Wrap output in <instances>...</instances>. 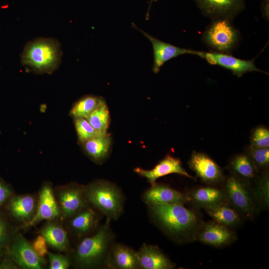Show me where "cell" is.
Wrapping results in <instances>:
<instances>
[{
  "mask_svg": "<svg viewBox=\"0 0 269 269\" xmlns=\"http://www.w3.org/2000/svg\"><path fill=\"white\" fill-rule=\"evenodd\" d=\"M61 44L56 39L39 37L27 42L21 56L22 65L37 74H51L61 61Z\"/></svg>",
  "mask_w": 269,
  "mask_h": 269,
  "instance_id": "obj_1",
  "label": "cell"
},
{
  "mask_svg": "<svg viewBox=\"0 0 269 269\" xmlns=\"http://www.w3.org/2000/svg\"><path fill=\"white\" fill-rule=\"evenodd\" d=\"M110 220L107 219L92 236L85 237L77 246L74 259L77 266L91 269L106 265L109 251L113 245V235Z\"/></svg>",
  "mask_w": 269,
  "mask_h": 269,
  "instance_id": "obj_2",
  "label": "cell"
},
{
  "mask_svg": "<svg viewBox=\"0 0 269 269\" xmlns=\"http://www.w3.org/2000/svg\"><path fill=\"white\" fill-rule=\"evenodd\" d=\"M148 207L155 221L168 233L184 235L195 229L198 219L195 213L182 204H150Z\"/></svg>",
  "mask_w": 269,
  "mask_h": 269,
  "instance_id": "obj_3",
  "label": "cell"
},
{
  "mask_svg": "<svg viewBox=\"0 0 269 269\" xmlns=\"http://www.w3.org/2000/svg\"><path fill=\"white\" fill-rule=\"evenodd\" d=\"M86 199L110 221L117 220L124 208L121 191L114 183L104 179L93 181L85 186Z\"/></svg>",
  "mask_w": 269,
  "mask_h": 269,
  "instance_id": "obj_4",
  "label": "cell"
},
{
  "mask_svg": "<svg viewBox=\"0 0 269 269\" xmlns=\"http://www.w3.org/2000/svg\"><path fill=\"white\" fill-rule=\"evenodd\" d=\"M232 21L226 18L213 19L207 27L202 39L213 51L229 53L237 45L240 34Z\"/></svg>",
  "mask_w": 269,
  "mask_h": 269,
  "instance_id": "obj_5",
  "label": "cell"
},
{
  "mask_svg": "<svg viewBox=\"0 0 269 269\" xmlns=\"http://www.w3.org/2000/svg\"><path fill=\"white\" fill-rule=\"evenodd\" d=\"M61 216L69 219L88 206L85 194V185L71 183L57 188L56 194Z\"/></svg>",
  "mask_w": 269,
  "mask_h": 269,
  "instance_id": "obj_6",
  "label": "cell"
},
{
  "mask_svg": "<svg viewBox=\"0 0 269 269\" xmlns=\"http://www.w3.org/2000/svg\"><path fill=\"white\" fill-rule=\"evenodd\" d=\"M10 243L9 256L17 267L25 269L43 268V259L36 254L32 245L21 233L14 235Z\"/></svg>",
  "mask_w": 269,
  "mask_h": 269,
  "instance_id": "obj_7",
  "label": "cell"
},
{
  "mask_svg": "<svg viewBox=\"0 0 269 269\" xmlns=\"http://www.w3.org/2000/svg\"><path fill=\"white\" fill-rule=\"evenodd\" d=\"M195 55L205 59L210 64L218 65L229 70L238 77H241L247 72H265L257 67L255 63V58L252 60H244L234 57L229 53L215 51H196Z\"/></svg>",
  "mask_w": 269,
  "mask_h": 269,
  "instance_id": "obj_8",
  "label": "cell"
},
{
  "mask_svg": "<svg viewBox=\"0 0 269 269\" xmlns=\"http://www.w3.org/2000/svg\"><path fill=\"white\" fill-rule=\"evenodd\" d=\"M205 16L233 20L245 8V0H194Z\"/></svg>",
  "mask_w": 269,
  "mask_h": 269,
  "instance_id": "obj_9",
  "label": "cell"
},
{
  "mask_svg": "<svg viewBox=\"0 0 269 269\" xmlns=\"http://www.w3.org/2000/svg\"><path fill=\"white\" fill-rule=\"evenodd\" d=\"M224 192L226 199L235 209L247 216L252 215L255 207L253 199L241 181L234 176L229 177Z\"/></svg>",
  "mask_w": 269,
  "mask_h": 269,
  "instance_id": "obj_10",
  "label": "cell"
},
{
  "mask_svg": "<svg viewBox=\"0 0 269 269\" xmlns=\"http://www.w3.org/2000/svg\"><path fill=\"white\" fill-rule=\"evenodd\" d=\"M60 216V210L52 186L49 183H45L39 192L35 214L25 227L34 226L44 220H54Z\"/></svg>",
  "mask_w": 269,
  "mask_h": 269,
  "instance_id": "obj_11",
  "label": "cell"
},
{
  "mask_svg": "<svg viewBox=\"0 0 269 269\" xmlns=\"http://www.w3.org/2000/svg\"><path fill=\"white\" fill-rule=\"evenodd\" d=\"M133 26L147 38L152 44L153 52L152 71L154 74L158 73L161 67L165 62L173 58L184 54H196V51L180 48L161 41L138 28L134 24Z\"/></svg>",
  "mask_w": 269,
  "mask_h": 269,
  "instance_id": "obj_12",
  "label": "cell"
},
{
  "mask_svg": "<svg viewBox=\"0 0 269 269\" xmlns=\"http://www.w3.org/2000/svg\"><path fill=\"white\" fill-rule=\"evenodd\" d=\"M190 168L204 182L216 184L223 179L222 171L209 156L202 152L194 151L188 161Z\"/></svg>",
  "mask_w": 269,
  "mask_h": 269,
  "instance_id": "obj_13",
  "label": "cell"
},
{
  "mask_svg": "<svg viewBox=\"0 0 269 269\" xmlns=\"http://www.w3.org/2000/svg\"><path fill=\"white\" fill-rule=\"evenodd\" d=\"M134 171L146 178L151 185L154 184L158 178L171 173L179 174L194 179L182 167L180 160L171 155L166 156L150 170L136 167L134 168Z\"/></svg>",
  "mask_w": 269,
  "mask_h": 269,
  "instance_id": "obj_14",
  "label": "cell"
},
{
  "mask_svg": "<svg viewBox=\"0 0 269 269\" xmlns=\"http://www.w3.org/2000/svg\"><path fill=\"white\" fill-rule=\"evenodd\" d=\"M142 200L150 204H184L190 201L189 198L182 192L163 184L151 185L142 195Z\"/></svg>",
  "mask_w": 269,
  "mask_h": 269,
  "instance_id": "obj_15",
  "label": "cell"
},
{
  "mask_svg": "<svg viewBox=\"0 0 269 269\" xmlns=\"http://www.w3.org/2000/svg\"><path fill=\"white\" fill-rule=\"evenodd\" d=\"M235 234L227 227L216 222L206 224L197 235L198 240L205 244L221 247L232 242L235 239Z\"/></svg>",
  "mask_w": 269,
  "mask_h": 269,
  "instance_id": "obj_16",
  "label": "cell"
},
{
  "mask_svg": "<svg viewBox=\"0 0 269 269\" xmlns=\"http://www.w3.org/2000/svg\"><path fill=\"white\" fill-rule=\"evenodd\" d=\"M106 266L119 269H140L136 252L122 244L112 245Z\"/></svg>",
  "mask_w": 269,
  "mask_h": 269,
  "instance_id": "obj_17",
  "label": "cell"
},
{
  "mask_svg": "<svg viewBox=\"0 0 269 269\" xmlns=\"http://www.w3.org/2000/svg\"><path fill=\"white\" fill-rule=\"evenodd\" d=\"M140 269H171L174 264L158 247L144 244L136 252Z\"/></svg>",
  "mask_w": 269,
  "mask_h": 269,
  "instance_id": "obj_18",
  "label": "cell"
},
{
  "mask_svg": "<svg viewBox=\"0 0 269 269\" xmlns=\"http://www.w3.org/2000/svg\"><path fill=\"white\" fill-rule=\"evenodd\" d=\"M37 205L33 196L20 195L10 197L7 208L12 216L26 226L35 215Z\"/></svg>",
  "mask_w": 269,
  "mask_h": 269,
  "instance_id": "obj_19",
  "label": "cell"
},
{
  "mask_svg": "<svg viewBox=\"0 0 269 269\" xmlns=\"http://www.w3.org/2000/svg\"><path fill=\"white\" fill-rule=\"evenodd\" d=\"M69 219L72 231L77 236L83 237L96 229L99 219L97 213L89 205Z\"/></svg>",
  "mask_w": 269,
  "mask_h": 269,
  "instance_id": "obj_20",
  "label": "cell"
},
{
  "mask_svg": "<svg viewBox=\"0 0 269 269\" xmlns=\"http://www.w3.org/2000/svg\"><path fill=\"white\" fill-rule=\"evenodd\" d=\"M85 154L93 162L101 163L108 156L112 139L108 133L92 137L81 143Z\"/></svg>",
  "mask_w": 269,
  "mask_h": 269,
  "instance_id": "obj_21",
  "label": "cell"
},
{
  "mask_svg": "<svg viewBox=\"0 0 269 269\" xmlns=\"http://www.w3.org/2000/svg\"><path fill=\"white\" fill-rule=\"evenodd\" d=\"M40 235L45 238L48 245L60 252L68 250L69 241L67 232L54 220L48 221L41 228Z\"/></svg>",
  "mask_w": 269,
  "mask_h": 269,
  "instance_id": "obj_22",
  "label": "cell"
},
{
  "mask_svg": "<svg viewBox=\"0 0 269 269\" xmlns=\"http://www.w3.org/2000/svg\"><path fill=\"white\" fill-rule=\"evenodd\" d=\"M188 196L190 200L205 209L216 206L226 199L224 191L212 187L196 188Z\"/></svg>",
  "mask_w": 269,
  "mask_h": 269,
  "instance_id": "obj_23",
  "label": "cell"
},
{
  "mask_svg": "<svg viewBox=\"0 0 269 269\" xmlns=\"http://www.w3.org/2000/svg\"><path fill=\"white\" fill-rule=\"evenodd\" d=\"M205 210L216 222L227 227L235 226L240 221L239 215L236 210L224 202Z\"/></svg>",
  "mask_w": 269,
  "mask_h": 269,
  "instance_id": "obj_24",
  "label": "cell"
},
{
  "mask_svg": "<svg viewBox=\"0 0 269 269\" xmlns=\"http://www.w3.org/2000/svg\"><path fill=\"white\" fill-rule=\"evenodd\" d=\"M104 100L103 97L86 95L77 101L71 108L69 115L73 118L87 119Z\"/></svg>",
  "mask_w": 269,
  "mask_h": 269,
  "instance_id": "obj_25",
  "label": "cell"
},
{
  "mask_svg": "<svg viewBox=\"0 0 269 269\" xmlns=\"http://www.w3.org/2000/svg\"><path fill=\"white\" fill-rule=\"evenodd\" d=\"M87 120L97 131L102 133H107L110 117L109 110L105 100Z\"/></svg>",
  "mask_w": 269,
  "mask_h": 269,
  "instance_id": "obj_26",
  "label": "cell"
},
{
  "mask_svg": "<svg viewBox=\"0 0 269 269\" xmlns=\"http://www.w3.org/2000/svg\"><path fill=\"white\" fill-rule=\"evenodd\" d=\"M230 165L235 174L240 177L249 179L255 176L256 168L252 159L245 154H239L231 161Z\"/></svg>",
  "mask_w": 269,
  "mask_h": 269,
  "instance_id": "obj_27",
  "label": "cell"
},
{
  "mask_svg": "<svg viewBox=\"0 0 269 269\" xmlns=\"http://www.w3.org/2000/svg\"><path fill=\"white\" fill-rule=\"evenodd\" d=\"M73 119L78 141L80 143L97 135L105 134L100 133L95 129L87 119L83 118Z\"/></svg>",
  "mask_w": 269,
  "mask_h": 269,
  "instance_id": "obj_28",
  "label": "cell"
},
{
  "mask_svg": "<svg viewBox=\"0 0 269 269\" xmlns=\"http://www.w3.org/2000/svg\"><path fill=\"white\" fill-rule=\"evenodd\" d=\"M254 196L260 205L269 207V182L268 175L262 177L253 191Z\"/></svg>",
  "mask_w": 269,
  "mask_h": 269,
  "instance_id": "obj_29",
  "label": "cell"
},
{
  "mask_svg": "<svg viewBox=\"0 0 269 269\" xmlns=\"http://www.w3.org/2000/svg\"><path fill=\"white\" fill-rule=\"evenodd\" d=\"M251 148V159L256 169L267 167L269 163V147Z\"/></svg>",
  "mask_w": 269,
  "mask_h": 269,
  "instance_id": "obj_30",
  "label": "cell"
},
{
  "mask_svg": "<svg viewBox=\"0 0 269 269\" xmlns=\"http://www.w3.org/2000/svg\"><path fill=\"white\" fill-rule=\"evenodd\" d=\"M252 147H269V131L263 127L256 128L253 132L251 137Z\"/></svg>",
  "mask_w": 269,
  "mask_h": 269,
  "instance_id": "obj_31",
  "label": "cell"
},
{
  "mask_svg": "<svg viewBox=\"0 0 269 269\" xmlns=\"http://www.w3.org/2000/svg\"><path fill=\"white\" fill-rule=\"evenodd\" d=\"M47 256L50 263V269H67L70 266V259L66 256L49 252Z\"/></svg>",
  "mask_w": 269,
  "mask_h": 269,
  "instance_id": "obj_32",
  "label": "cell"
},
{
  "mask_svg": "<svg viewBox=\"0 0 269 269\" xmlns=\"http://www.w3.org/2000/svg\"><path fill=\"white\" fill-rule=\"evenodd\" d=\"M10 226L6 220L0 214V250L9 243L13 238Z\"/></svg>",
  "mask_w": 269,
  "mask_h": 269,
  "instance_id": "obj_33",
  "label": "cell"
},
{
  "mask_svg": "<svg viewBox=\"0 0 269 269\" xmlns=\"http://www.w3.org/2000/svg\"><path fill=\"white\" fill-rule=\"evenodd\" d=\"M31 245L36 254L41 259H43L44 257L47 255V244L41 235L37 236Z\"/></svg>",
  "mask_w": 269,
  "mask_h": 269,
  "instance_id": "obj_34",
  "label": "cell"
},
{
  "mask_svg": "<svg viewBox=\"0 0 269 269\" xmlns=\"http://www.w3.org/2000/svg\"><path fill=\"white\" fill-rule=\"evenodd\" d=\"M12 193L8 185L0 181V207L9 198Z\"/></svg>",
  "mask_w": 269,
  "mask_h": 269,
  "instance_id": "obj_35",
  "label": "cell"
},
{
  "mask_svg": "<svg viewBox=\"0 0 269 269\" xmlns=\"http://www.w3.org/2000/svg\"><path fill=\"white\" fill-rule=\"evenodd\" d=\"M17 266L9 257L8 258L3 259L0 263V269H16Z\"/></svg>",
  "mask_w": 269,
  "mask_h": 269,
  "instance_id": "obj_36",
  "label": "cell"
},
{
  "mask_svg": "<svg viewBox=\"0 0 269 269\" xmlns=\"http://www.w3.org/2000/svg\"><path fill=\"white\" fill-rule=\"evenodd\" d=\"M261 10L263 17L269 21V0H262Z\"/></svg>",
  "mask_w": 269,
  "mask_h": 269,
  "instance_id": "obj_37",
  "label": "cell"
},
{
  "mask_svg": "<svg viewBox=\"0 0 269 269\" xmlns=\"http://www.w3.org/2000/svg\"><path fill=\"white\" fill-rule=\"evenodd\" d=\"M157 1V0H149V6H148L147 12L146 13V19H148L149 18V11H150V7H151L152 3L153 2H156Z\"/></svg>",
  "mask_w": 269,
  "mask_h": 269,
  "instance_id": "obj_38",
  "label": "cell"
}]
</instances>
